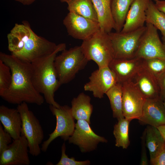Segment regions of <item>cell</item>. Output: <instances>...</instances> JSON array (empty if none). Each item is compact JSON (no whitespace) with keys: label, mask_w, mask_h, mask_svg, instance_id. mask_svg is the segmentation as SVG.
Here are the masks:
<instances>
[{"label":"cell","mask_w":165,"mask_h":165,"mask_svg":"<svg viewBox=\"0 0 165 165\" xmlns=\"http://www.w3.org/2000/svg\"><path fill=\"white\" fill-rule=\"evenodd\" d=\"M155 2L157 8L165 14V0H156Z\"/></svg>","instance_id":"obj_36"},{"label":"cell","mask_w":165,"mask_h":165,"mask_svg":"<svg viewBox=\"0 0 165 165\" xmlns=\"http://www.w3.org/2000/svg\"><path fill=\"white\" fill-rule=\"evenodd\" d=\"M90 100V97L83 93H80L76 97L73 98L71 108L75 119L85 120L90 123V117L93 110Z\"/></svg>","instance_id":"obj_21"},{"label":"cell","mask_w":165,"mask_h":165,"mask_svg":"<svg viewBox=\"0 0 165 165\" xmlns=\"http://www.w3.org/2000/svg\"><path fill=\"white\" fill-rule=\"evenodd\" d=\"M49 108L56 119V125L54 130L49 134V137L42 145L41 150L46 152L49 146L55 139L60 137L65 141L68 140L73 134L75 123L71 108L67 105L60 106L59 108L50 105Z\"/></svg>","instance_id":"obj_7"},{"label":"cell","mask_w":165,"mask_h":165,"mask_svg":"<svg viewBox=\"0 0 165 165\" xmlns=\"http://www.w3.org/2000/svg\"><path fill=\"white\" fill-rule=\"evenodd\" d=\"M62 2H66L67 3L70 0H60Z\"/></svg>","instance_id":"obj_39"},{"label":"cell","mask_w":165,"mask_h":165,"mask_svg":"<svg viewBox=\"0 0 165 165\" xmlns=\"http://www.w3.org/2000/svg\"><path fill=\"white\" fill-rule=\"evenodd\" d=\"M66 48L65 43L59 44L57 48L52 53L31 63L32 82L35 87L43 95L46 103L57 108L61 105L55 101L54 94L61 85L54 62L57 54Z\"/></svg>","instance_id":"obj_2"},{"label":"cell","mask_w":165,"mask_h":165,"mask_svg":"<svg viewBox=\"0 0 165 165\" xmlns=\"http://www.w3.org/2000/svg\"><path fill=\"white\" fill-rule=\"evenodd\" d=\"M154 0V1H156V0Z\"/></svg>","instance_id":"obj_42"},{"label":"cell","mask_w":165,"mask_h":165,"mask_svg":"<svg viewBox=\"0 0 165 165\" xmlns=\"http://www.w3.org/2000/svg\"><path fill=\"white\" fill-rule=\"evenodd\" d=\"M89 124L85 120H77L74 132L68 140L69 143L78 145L82 152L95 150L100 142H107L105 138L96 134Z\"/></svg>","instance_id":"obj_12"},{"label":"cell","mask_w":165,"mask_h":165,"mask_svg":"<svg viewBox=\"0 0 165 165\" xmlns=\"http://www.w3.org/2000/svg\"><path fill=\"white\" fill-rule=\"evenodd\" d=\"M32 30L30 24L27 21H23L21 24H15L7 36L8 48L12 54L22 49L25 42L30 36Z\"/></svg>","instance_id":"obj_20"},{"label":"cell","mask_w":165,"mask_h":165,"mask_svg":"<svg viewBox=\"0 0 165 165\" xmlns=\"http://www.w3.org/2000/svg\"><path fill=\"white\" fill-rule=\"evenodd\" d=\"M160 131L165 141V125L157 127Z\"/></svg>","instance_id":"obj_38"},{"label":"cell","mask_w":165,"mask_h":165,"mask_svg":"<svg viewBox=\"0 0 165 165\" xmlns=\"http://www.w3.org/2000/svg\"><path fill=\"white\" fill-rule=\"evenodd\" d=\"M12 138L0 124V154L6 149L12 142Z\"/></svg>","instance_id":"obj_32"},{"label":"cell","mask_w":165,"mask_h":165,"mask_svg":"<svg viewBox=\"0 0 165 165\" xmlns=\"http://www.w3.org/2000/svg\"><path fill=\"white\" fill-rule=\"evenodd\" d=\"M142 66L156 78L165 71V60L160 58L143 59Z\"/></svg>","instance_id":"obj_29"},{"label":"cell","mask_w":165,"mask_h":165,"mask_svg":"<svg viewBox=\"0 0 165 165\" xmlns=\"http://www.w3.org/2000/svg\"><path fill=\"white\" fill-rule=\"evenodd\" d=\"M97 12L100 29L108 33L114 29L111 9V0H92Z\"/></svg>","instance_id":"obj_22"},{"label":"cell","mask_w":165,"mask_h":165,"mask_svg":"<svg viewBox=\"0 0 165 165\" xmlns=\"http://www.w3.org/2000/svg\"><path fill=\"white\" fill-rule=\"evenodd\" d=\"M16 108L22 118L21 134L24 135L27 140L29 153L37 156L41 153L40 145L44 137L42 127L33 112L29 110L27 103L24 102L18 105Z\"/></svg>","instance_id":"obj_5"},{"label":"cell","mask_w":165,"mask_h":165,"mask_svg":"<svg viewBox=\"0 0 165 165\" xmlns=\"http://www.w3.org/2000/svg\"><path fill=\"white\" fill-rule=\"evenodd\" d=\"M145 130L146 144L149 152L151 161L158 154L165 141L157 127L148 125Z\"/></svg>","instance_id":"obj_24"},{"label":"cell","mask_w":165,"mask_h":165,"mask_svg":"<svg viewBox=\"0 0 165 165\" xmlns=\"http://www.w3.org/2000/svg\"><path fill=\"white\" fill-rule=\"evenodd\" d=\"M146 98H160L156 78L142 67L132 79Z\"/></svg>","instance_id":"obj_18"},{"label":"cell","mask_w":165,"mask_h":165,"mask_svg":"<svg viewBox=\"0 0 165 165\" xmlns=\"http://www.w3.org/2000/svg\"><path fill=\"white\" fill-rule=\"evenodd\" d=\"M12 75L10 68L0 60V96L9 87Z\"/></svg>","instance_id":"obj_30"},{"label":"cell","mask_w":165,"mask_h":165,"mask_svg":"<svg viewBox=\"0 0 165 165\" xmlns=\"http://www.w3.org/2000/svg\"><path fill=\"white\" fill-rule=\"evenodd\" d=\"M66 146L64 142L61 147V156L60 160L56 165H88L90 164L89 160L77 161L73 157L69 158L65 153Z\"/></svg>","instance_id":"obj_31"},{"label":"cell","mask_w":165,"mask_h":165,"mask_svg":"<svg viewBox=\"0 0 165 165\" xmlns=\"http://www.w3.org/2000/svg\"><path fill=\"white\" fill-rule=\"evenodd\" d=\"M58 45L35 34L32 30L22 49L12 54L24 61L31 63L53 52Z\"/></svg>","instance_id":"obj_9"},{"label":"cell","mask_w":165,"mask_h":165,"mask_svg":"<svg viewBox=\"0 0 165 165\" xmlns=\"http://www.w3.org/2000/svg\"><path fill=\"white\" fill-rule=\"evenodd\" d=\"M163 103L165 108V100L163 101Z\"/></svg>","instance_id":"obj_41"},{"label":"cell","mask_w":165,"mask_h":165,"mask_svg":"<svg viewBox=\"0 0 165 165\" xmlns=\"http://www.w3.org/2000/svg\"><path fill=\"white\" fill-rule=\"evenodd\" d=\"M160 89V98L164 101L165 100V71L156 78Z\"/></svg>","instance_id":"obj_34"},{"label":"cell","mask_w":165,"mask_h":165,"mask_svg":"<svg viewBox=\"0 0 165 165\" xmlns=\"http://www.w3.org/2000/svg\"><path fill=\"white\" fill-rule=\"evenodd\" d=\"M149 0H134L128 12L121 31L128 32L144 26L146 21V11Z\"/></svg>","instance_id":"obj_17"},{"label":"cell","mask_w":165,"mask_h":165,"mask_svg":"<svg viewBox=\"0 0 165 165\" xmlns=\"http://www.w3.org/2000/svg\"><path fill=\"white\" fill-rule=\"evenodd\" d=\"M0 60L10 68L12 75L9 86L1 97L13 104L18 105L25 102L42 105L44 98L33 85L31 63L2 52L0 53Z\"/></svg>","instance_id":"obj_1"},{"label":"cell","mask_w":165,"mask_h":165,"mask_svg":"<svg viewBox=\"0 0 165 165\" xmlns=\"http://www.w3.org/2000/svg\"><path fill=\"white\" fill-rule=\"evenodd\" d=\"M130 121L124 117L118 120L114 125L113 133L116 139V146L127 149L130 145L128 132Z\"/></svg>","instance_id":"obj_28"},{"label":"cell","mask_w":165,"mask_h":165,"mask_svg":"<svg viewBox=\"0 0 165 165\" xmlns=\"http://www.w3.org/2000/svg\"><path fill=\"white\" fill-rule=\"evenodd\" d=\"M67 3L69 12L98 22L97 14L92 0H70Z\"/></svg>","instance_id":"obj_25"},{"label":"cell","mask_w":165,"mask_h":165,"mask_svg":"<svg viewBox=\"0 0 165 165\" xmlns=\"http://www.w3.org/2000/svg\"><path fill=\"white\" fill-rule=\"evenodd\" d=\"M146 132L145 129L141 137V154L140 164L141 165H148V162L147 155V147L145 142Z\"/></svg>","instance_id":"obj_33"},{"label":"cell","mask_w":165,"mask_h":165,"mask_svg":"<svg viewBox=\"0 0 165 165\" xmlns=\"http://www.w3.org/2000/svg\"><path fill=\"white\" fill-rule=\"evenodd\" d=\"M142 124L156 127L165 125V108L160 98H146L142 114L138 119Z\"/></svg>","instance_id":"obj_15"},{"label":"cell","mask_w":165,"mask_h":165,"mask_svg":"<svg viewBox=\"0 0 165 165\" xmlns=\"http://www.w3.org/2000/svg\"><path fill=\"white\" fill-rule=\"evenodd\" d=\"M86 58L92 60L98 68L108 66L114 59V53L108 33L100 29L80 46Z\"/></svg>","instance_id":"obj_4"},{"label":"cell","mask_w":165,"mask_h":165,"mask_svg":"<svg viewBox=\"0 0 165 165\" xmlns=\"http://www.w3.org/2000/svg\"><path fill=\"white\" fill-rule=\"evenodd\" d=\"M88 61L81 46L62 51L56 56L54 62L60 85L67 83L72 80L79 71L84 68Z\"/></svg>","instance_id":"obj_3"},{"label":"cell","mask_w":165,"mask_h":165,"mask_svg":"<svg viewBox=\"0 0 165 165\" xmlns=\"http://www.w3.org/2000/svg\"><path fill=\"white\" fill-rule=\"evenodd\" d=\"M146 26L136 57L142 59L158 58L165 60V50L158 30L149 23H146Z\"/></svg>","instance_id":"obj_10"},{"label":"cell","mask_w":165,"mask_h":165,"mask_svg":"<svg viewBox=\"0 0 165 165\" xmlns=\"http://www.w3.org/2000/svg\"><path fill=\"white\" fill-rule=\"evenodd\" d=\"M150 163L152 165H165V144L156 157Z\"/></svg>","instance_id":"obj_35"},{"label":"cell","mask_w":165,"mask_h":165,"mask_svg":"<svg viewBox=\"0 0 165 165\" xmlns=\"http://www.w3.org/2000/svg\"><path fill=\"white\" fill-rule=\"evenodd\" d=\"M19 2L24 5H28L33 3L36 0H14Z\"/></svg>","instance_id":"obj_37"},{"label":"cell","mask_w":165,"mask_h":165,"mask_svg":"<svg viewBox=\"0 0 165 165\" xmlns=\"http://www.w3.org/2000/svg\"><path fill=\"white\" fill-rule=\"evenodd\" d=\"M0 121L4 130L10 134L13 139H16L20 137L22 120L17 108H10L4 105H1Z\"/></svg>","instance_id":"obj_19"},{"label":"cell","mask_w":165,"mask_h":165,"mask_svg":"<svg viewBox=\"0 0 165 165\" xmlns=\"http://www.w3.org/2000/svg\"><path fill=\"white\" fill-rule=\"evenodd\" d=\"M68 35L73 38L84 40L100 29L95 22L72 12H69L63 20Z\"/></svg>","instance_id":"obj_11"},{"label":"cell","mask_w":165,"mask_h":165,"mask_svg":"<svg viewBox=\"0 0 165 165\" xmlns=\"http://www.w3.org/2000/svg\"><path fill=\"white\" fill-rule=\"evenodd\" d=\"M105 94L109 100L113 117L118 120L124 118L123 111L122 83L118 82Z\"/></svg>","instance_id":"obj_26"},{"label":"cell","mask_w":165,"mask_h":165,"mask_svg":"<svg viewBox=\"0 0 165 165\" xmlns=\"http://www.w3.org/2000/svg\"><path fill=\"white\" fill-rule=\"evenodd\" d=\"M146 14V23L152 24L159 30L162 35L163 42H165V14L157 8L151 0H149Z\"/></svg>","instance_id":"obj_27"},{"label":"cell","mask_w":165,"mask_h":165,"mask_svg":"<svg viewBox=\"0 0 165 165\" xmlns=\"http://www.w3.org/2000/svg\"><path fill=\"white\" fill-rule=\"evenodd\" d=\"M89 79L84 85V90L92 92L94 97L99 98H103L105 94L119 82L116 75L108 66L94 71Z\"/></svg>","instance_id":"obj_13"},{"label":"cell","mask_w":165,"mask_h":165,"mask_svg":"<svg viewBox=\"0 0 165 165\" xmlns=\"http://www.w3.org/2000/svg\"><path fill=\"white\" fill-rule=\"evenodd\" d=\"M146 26L133 31L108 33L114 53V59L130 58L136 57L140 40Z\"/></svg>","instance_id":"obj_6"},{"label":"cell","mask_w":165,"mask_h":165,"mask_svg":"<svg viewBox=\"0 0 165 165\" xmlns=\"http://www.w3.org/2000/svg\"><path fill=\"white\" fill-rule=\"evenodd\" d=\"M163 47L165 50V42H163Z\"/></svg>","instance_id":"obj_40"},{"label":"cell","mask_w":165,"mask_h":165,"mask_svg":"<svg viewBox=\"0 0 165 165\" xmlns=\"http://www.w3.org/2000/svg\"><path fill=\"white\" fill-rule=\"evenodd\" d=\"M28 143L24 136L13 139L8 148L0 154V165H29Z\"/></svg>","instance_id":"obj_14"},{"label":"cell","mask_w":165,"mask_h":165,"mask_svg":"<svg viewBox=\"0 0 165 165\" xmlns=\"http://www.w3.org/2000/svg\"><path fill=\"white\" fill-rule=\"evenodd\" d=\"M142 60L137 57L114 59L108 66L116 75L118 82L123 83L133 79L142 67Z\"/></svg>","instance_id":"obj_16"},{"label":"cell","mask_w":165,"mask_h":165,"mask_svg":"<svg viewBox=\"0 0 165 165\" xmlns=\"http://www.w3.org/2000/svg\"><path fill=\"white\" fill-rule=\"evenodd\" d=\"M123 111L124 117L131 121L141 116L146 97L133 80L122 83Z\"/></svg>","instance_id":"obj_8"},{"label":"cell","mask_w":165,"mask_h":165,"mask_svg":"<svg viewBox=\"0 0 165 165\" xmlns=\"http://www.w3.org/2000/svg\"><path fill=\"white\" fill-rule=\"evenodd\" d=\"M134 0H111V9L114 29L116 32L121 31L126 17Z\"/></svg>","instance_id":"obj_23"}]
</instances>
